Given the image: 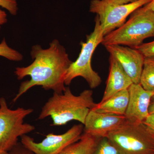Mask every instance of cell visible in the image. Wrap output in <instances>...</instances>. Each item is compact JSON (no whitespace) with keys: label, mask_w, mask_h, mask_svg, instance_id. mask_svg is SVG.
<instances>
[{"label":"cell","mask_w":154,"mask_h":154,"mask_svg":"<svg viewBox=\"0 0 154 154\" xmlns=\"http://www.w3.org/2000/svg\"><path fill=\"white\" fill-rule=\"evenodd\" d=\"M0 154H8V152L0 150Z\"/></svg>","instance_id":"cell-26"},{"label":"cell","mask_w":154,"mask_h":154,"mask_svg":"<svg viewBox=\"0 0 154 154\" xmlns=\"http://www.w3.org/2000/svg\"><path fill=\"white\" fill-rule=\"evenodd\" d=\"M92 154H121L107 137L101 138Z\"/></svg>","instance_id":"cell-16"},{"label":"cell","mask_w":154,"mask_h":154,"mask_svg":"<svg viewBox=\"0 0 154 154\" xmlns=\"http://www.w3.org/2000/svg\"><path fill=\"white\" fill-rule=\"evenodd\" d=\"M0 56L14 61H20L23 59L21 53L9 47L5 38L0 43Z\"/></svg>","instance_id":"cell-17"},{"label":"cell","mask_w":154,"mask_h":154,"mask_svg":"<svg viewBox=\"0 0 154 154\" xmlns=\"http://www.w3.org/2000/svg\"><path fill=\"white\" fill-rule=\"evenodd\" d=\"M153 0H138L125 5H113L103 0H92L90 7L91 13L96 14L104 36L123 25L127 18L137 9Z\"/></svg>","instance_id":"cell-7"},{"label":"cell","mask_w":154,"mask_h":154,"mask_svg":"<svg viewBox=\"0 0 154 154\" xmlns=\"http://www.w3.org/2000/svg\"><path fill=\"white\" fill-rule=\"evenodd\" d=\"M109 75L104 95L100 102H104L119 91L128 89L133 83L118 61L111 55L109 57Z\"/></svg>","instance_id":"cell-12"},{"label":"cell","mask_w":154,"mask_h":154,"mask_svg":"<svg viewBox=\"0 0 154 154\" xmlns=\"http://www.w3.org/2000/svg\"><path fill=\"white\" fill-rule=\"evenodd\" d=\"M128 89L119 91L103 102L96 104L91 110L99 113L125 116L129 102Z\"/></svg>","instance_id":"cell-13"},{"label":"cell","mask_w":154,"mask_h":154,"mask_svg":"<svg viewBox=\"0 0 154 154\" xmlns=\"http://www.w3.org/2000/svg\"><path fill=\"white\" fill-rule=\"evenodd\" d=\"M30 55L33 62L27 67H17L15 75L18 80L29 76L30 79L21 83L18 94L13 99L15 102L26 92L35 86L44 90H52L60 94L65 91L64 80L67 71L72 63L65 48L58 40L54 39L47 49L39 45L32 48Z\"/></svg>","instance_id":"cell-1"},{"label":"cell","mask_w":154,"mask_h":154,"mask_svg":"<svg viewBox=\"0 0 154 154\" xmlns=\"http://www.w3.org/2000/svg\"><path fill=\"white\" fill-rule=\"evenodd\" d=\"M128 90L129 102L125 116L128 121L143 122L149 114V106L154 93L146 91L140 84L133 83Z\"/></svg>","instance_id":"cell-11"},{"label":"cell","mask_w":154,"mask_h":154,"mask_svg":"<svg viewBox=\"0 0 154 154\" xmlns=\"http://www.w3.org/2000/svg\"><path fill=\"white\" fill-rule=\"evenodd\" d=\"M144 6L146 8L151 10L152 11L154 12V0H153L151 2L145 5Z\"/></svg>","instance_id":"cell-25"},{"label":"cell","mask_w":154,"mask_h":154,"mask_svg":"<svg viewBox=\"0 0 154 154\" xmlns=\"http://www.w3.org/2000/svg\"><path fill=\"white\" fill-rule=\"evenodd\" d=\"M0 6L7 9L12 15H17L18 10L17 0H0Z\"/></svg>","instance_id":"cell-19"},{"label":"cell","mask_w":154,"mask_h":154,"mask_svg":"<svg viewBox=\"0 0 154 154\" xmlns=\"http://www.w3.org/2000/svg\"><path fill=\"white\" fill-rule=\"evenodd\" d=\"M121 27L104 36L101 44L126 45L132 48L143 44L146 38L154 36V12L144 6L131 14Z\"/></svg>","instance_id":"cell-3"},{"label":"cell","mask_w":154,"mask_h":154,"mask_svg":"<svg viewBox=\"0 0 154 154\" xmlns=\"http://www.w3.org/2000/svg\"><path fill=\"white\" fill-rule=\"evenodd\" d=\"M106 137L121 154H154V131L143 122L126 119Z\"/></svg>","instance_id":"cell-4"},{"label":"cell","mask_w":154,"mask_h":154,"mask_svg":"<svg viewBox=\"0 0 154 154\" xmlns=\"http://www.w3.org/2000/svg\"><path fill=\"white\" fill-rule=\"evenodd\" d=\"M140 84L146 91L154 93V56L144 57Z\"/></svg>","instance_id":"cell-15"},{"label":"cell","mask_w":154,"mask_h":154,"mask_svg":"<svg viewBox=\"0 0 154 154\" xmlns=\"http://www.w3.org/2000/svg\"><path fill=\"white\" fill-rule=\"evenodd\" d=\"M1 7V6H0ZM8 21L7 15L5 11H3L0 8V29L2 25L7 23Z\"/></svg>","instance_id":"cell-23"},{"label":"cell","mask_w":154,"mask_h":154,"mask_svg":"<svg viewBox=\"0 0 154 154\" xmlns=\"http://www.w3.org/2000/svg\"><path fill=\"white\" fill-rule=\"evenodd\" d=\"M84 125H73L61 134L49 133L41 142L36 143L27 134L21 137V143L34 154H60L70 145L78 141L84 131Z\"/></svg>","instance_id":"cell-8"},{"label":"cell","mask_w":154,"mask_h":154,"mask_svg":"<svg viewBox=\"0 0 154 154\" xmlns=\"http://www.w3.org/2000/svg\"><path fill=\"white\" fill-rule=\"evenodd\" d=\"M33 109L8 107L6 99L0 98V150L8 152L18 143L19 138L33 131L34 126L24 122Z\"/></svg>","instance_id":"cell-6"},{"label":"cell","mask_w":154,"mask_h":154,"mask_svg":"<svg viewBox=\"0 0 154 154\" xmlns=\"http://www.w3.org/2000/svg\"><path fill=\"white\" fill-rule=\"evenodd\" d=\"M105 2L113 5H125L134 2L138 0H103Z\"/></svg>","instance_id":"cell-22"},{"label":"cell","mask_w":154,"mask_h":154,"mask_svg":"<svg viewBox=\"0 0 154 154\" xmlns=\"http://www.w3.org/2000/svg\"><path fill=\"white\" fill-rule=\"evenodd\" d=\"M143 123L154 131V113L149 114Z\"/></svg>","instance_id":"cell-21"},{"label":"cell","mask_w":154,"mask_h":154,"mask_svg":"<svg viewBox=\"0 0 154 154\" xmlns=\"http://www.w3.org/2000/svg\"><path fill=\"white\" fill-rule=\"evenodd\" d=\"M95 22L94 31L87 35L85 42H81L82 48L79 57L75 61L72 62L67 71L64 80L66 85H69L78 77L84 78L91 89H95L101 85V77L92 68L91 60L96 48L102 43L104 35L97 16Z\"/></svg>","instance_id":"cell-5"},{"label":"cell","mask_w":154,"mask_h":154,"mask_svg":"<svg viewBox=\"0 0 154 154\" xmlns=\"http://www.w3.org/2000/svg\"><path fill=\"white\" fill-rule=\"evenodd\" d=\"M126 120L125 116L99 113L91 110L86 117L83 132L99 138L106 137Z\"/></svg>","instance_id":"cell-10"},{"label":"cell","mask_w":154,"mask_h":154,"mask_svg":"<svg viewBox=\"0 0 154 154\" xmlns=\"http://www.w3.org/2000/svg\"><path fill=\"white\" fill-rule=\"evenodd\" d=\"M135 48L139 51L144 57L154 56V40L151 42L143 43Z\"/></svg>","instance_id":"cell-18"},{"label":"cell","mask_w":154,"mask_h":154,"mask_svg":"<svg viewBox=\"0 0 154 154\" xmlns=\"http://www.w3.org/2000/svg\"><path fill=\"white\" fill-rule=\"evenodd\" d=\"M149 114L154 113V94L152 96L149 107Z\"/></svg>","instance_id":"cell-24"},{"label":"cell","mask_w":154,"mask_h":154,"mask_svg":"<svg viewBox=\"0 0 154 154\" xmlns=\"http://www.w3.org/2000/svg\"><path fill=\"white\" fill-rule=\"evenodd\" d=\"M110 55L115 58L134 84H139L143 68L144 57L137 49L118 45L105 46Z\"/></svg>","instance_id":"cell-9"},{"label":"cell","mask_w":154,"mask_h":154,"mask_svg":"<svg viewBox=\"0 0 154 154\" xmlns=\"http://www.w3.org/2000/svg\"><path fill=\"white\" fill-rule=\"evenodd\" d=\"M96 105L93 91L85 90L79 96H75L67 87L62 94L54 92L42 108L38 119L42 120L50 116L53 126L65 125L72 120L84 125L89 111Z\"/></svg>","instance_id":"cell-2"},{"label":"cell","mask_w":154,"mask_h":154,"mask_svg":"<svg viewBox=\"0 0 154 154\" xmlns=\"http://www.w3.org/2000/svg\"><path fill=\"white\" fill-rule=\"evenodd\" d=\"M8 154H34L22 145V143H18L8 152Z\"/></svg>","instance_id":"cell-20"},{"label":"cell","mask_w":154,"mask_h":154,"mask_svg":"<svg viewBox=\"0 0 154 154\" xmlns=\"http://www.w3.org/2000/svg\"><path fill=\"white\" fill-rule=\"evenodd\" d=\"M101 139L83 132L78 141L70 145L60 154H92Z\"/></svg>","instance_id":"cell-14"}]
</instances>
